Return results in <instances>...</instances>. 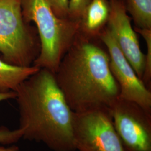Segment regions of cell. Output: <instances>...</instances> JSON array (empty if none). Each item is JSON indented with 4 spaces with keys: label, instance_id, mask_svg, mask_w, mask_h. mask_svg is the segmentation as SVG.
Segmentation results:
<instances>
[{
    "label": "cell",
    "instance_id": "17",
    "mask_svg": "<svg viewBox=\"0 0 151 151\" xmlns=\"http://www.w3.org/2000/svg\"><path fill=\"white\" fill-rule=\"evenodd\" d=\"M0 151H20L19 148L17 146L11 145L9 147H6L5 145L0 143Z\"/></svg>",
    "mask_w": 151,
    "mask_h": 151
},
{
    "label": "cell",
    "instance_id": "15",
    "mask_svg": "<svg viewBox=\"0 0 151 151\" xmlns=\"http://www.w3.org/2000/svg\"><path fill=\"white\" fill-rule=\"evenodd\" d=\"M55 15L61 19L69 17L70 0H47Z\"/></svg>",
    "mask_w": 151,
    "mask_h": 151
},
{
    "label": "cell",
    "instance_id": "12",
    "mask_svg": "<svg viewBox=\"0 0 151 151\" xmlns=\"http://www.w3.org/2000/svg\"><path fill=\"white\" fill-rule=\"evenodd\" d=\"M135 32L140 34L146 42L147 52L145 60V68L142 80L148 88L151 85V29L134 28Z\"/></svg>",
    "mask_w": 151,
    "mask_h": 151
},
{
    "label": "cell",
    "instance_id": "3",
    "mask_svg": "<svg viewBox=\"0 0 151 151\" xmlns=\"http://www.w3.org/2000/svg\"><path fill=\"white\" fill-rule=\"evenodd\" d=\"M25 21L35 26L40 49L33 65L55 73L80 32L81 21L56 16L47 0H22Z\"/></svg>",
    "mask_w": 151,
    "mask_h": 151
},
{
    "label": "cell",
    "instance_id": "16",
    "mask_svg": "<svg viewBox=\"0 0 151 151\" xmlns=\"http://www.w3.org/2000/svg\"><path fill=\"white\" fill-rule=\"evenodd\" d=\"M16 97V93L15 91L7 92H0V102L7 100L9 99H15Z\"/></svg>",
    "mask_w": 151,
    "mask_h": 151
},
{
    "label": "cell",
    "instance_id": "5",
    "mask_svg": "<svg viewBox=\"0 0 151 151\" xmlns=\"http://www.w3.org/2000/svg\"><path fill=\"white\" fill-rule=\"evenodd\" d=\"M73 135L76 151H125L109 108L74 112Z\"/></svg>",
    "mask_w": 151,
    "mask_h": 151
},
{
    "label": "cell",
    "instance_id": "8",
    "mask_svg": "<svg viewBox=\"0 0 151 151\" xmlns=\"http://www.w3.org/2000/svg\"><path fill=\"white\" fill-rule=\"evenodd\" d=\"M109 3L110 12L106 27L138 77L142 80L145 68L146 55L141 50L137 32L132 26L124 0H110Z\"/></svg>",
    "mask_w": 151,
    "mask_h": 151
},
{
    "label": "cell",
    "instance_id": "14",
    "mask_svg": "<svg viewBox=\"0 0 151 151\" xmlns=\"http://www.w3.org/2000/svg\"><path fill=\"white\" fill-rule=\"evenodd\" d=\"M91 1V0H70L69 17L73 20L81 21Z\"/></svg>",
    "mask_w": 151,
    "mask_h": 151
},
{
    "label": "cell",
    "instance_id": "13",
    "mask_svg": "<svg viewBox=\"0 0 151 151\" xmlns=\"http://www.w3.org/2000/svg\"><path fill=\"white\" fill-rule=\"evenodd\" d=\"M24 130L19 128L17 129L10 130L8 128L0 127V143L4 145H11L22 138Z\"/></svg>",
    "mask_w": 151,
    "mask_h": 151
},
{
    "label": "cell",
    "instance_id": "11",
    "mask_svg": "<svg viewBox=\"0 0 151 151\" xmlns=\"http://www.w3.org/2000/svg\"><path fill=\"white\" fill-rule=\"evenodd\" d=\"M135 27L151 29V0H124Z\"/></svg>",
    "mask_w": 151,
    "mask_h": 151
},
{
    "label": "cell",
    "instance_id": "10",
    "mask_svg": "<svg viewBox=\"0 0 151 151\" xmlns=\"http://www.w3.org/2000/svg\"><path fill=\"white\" fill-rule=\"evenodd\" d=\"M40 69L34 65L29 67L11 65L0 59V92L15 91L23 81Z\"/></svg>",
    "mask_w": 151,
    "mask_h": 151
},
{
    "label": "cell",
    "instance_id": "7",
    "mask_svg": "<svg viewBox=\"0 0 151 151\" xmlns=\"http://www.w3.org/2000/svg\"><path fill=\"white\" fill-rule=\"evenodd\" d=\"M99 39L106 47L109 55L110 68L119 87V97L151 111V90L138 77L106 26Z\"/></svg>",
    "mask_w": 151,
    "mask_h": 151
},
{
    "label": "cell",
    "instance_id": "9",
    "mask_svg": "<svg viewBox=\"0 0 151 151\" xmlns=\"http://www.w3.org/2000/svg\"><path fill=\"white\" fill-rule=\"evenodd\" d=\"M110 6L108 0H91L81 21L80 32L92 38L99 35L106 26Z\"/></svg>",
    "mask_w": 151,
    "mask_h": 151
},
{
    "label": "cell",
    "instance_id": "2",
    "mask_svg": "<svg viewBox=\"0 0 151 151\" xmlns=\"http://www.w3.org/2000/svg\"><path fill=\"white\" fill-rule=\"evenodd\" d=\"M97 39L80 32L55 73L67 103L75 113L109 108L120 95L110 68L108 51Z\"/></svg>",
    "mask_w": 151,
    "mask_h": 151
},
{
    "label": "cell",
    "instance_id": "6",
    "mask_svg": "<svg viewBox=\"0 0 151 151\" xmlns=\"http://www.w3.org/2000/svg\"><path fill=\"white\" fill-rule=\"evenodd\" d=\"M109 109L125 151H151V111L120 97Z\"/></svg>",
    "mask_w": 151,
    "mask_h": 151
},
{
    "label": "cell",
    "instance_id": "4",
    "mask_svg": "<svg viewBox=\"0 0 151 151\" xmlns=\"http://www.w3.org/2000/svg\"><path fill=\"white\" fill-rule=\"evenodd\" d=\"M22 0H0V54L16 66L33 65L40 45L36 27L25 21Z\"/></svg>",
    "mask_w": 151,
    "mask_h": 151
},
{
    "label": "cell",
    "instance_id": "1",
    "mask_svg": "<svg viewBox=\"0 0 151 151\" xmlns=\"http://www.w3.org/2000/svg\"><path fill=\"white\" fill-rule=\"evenodd\" d=\"M15 92L23 139L42 143L53 151H76L74 112L54 73L40 68L23 81Z\"/></svg>",
    "mask_w": 151,
    "mask_h": 151
}]
</instances>
